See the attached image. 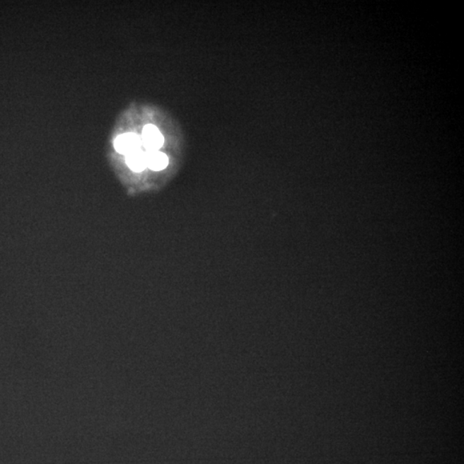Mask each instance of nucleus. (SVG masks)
Instances as JSON below:
<instances>
[{
	"label": "nucleus",
	"instance_id": "1",
	"mask_svg": "<svg viewBox=\"0 0 464 464\" xmlns=\"http://www.w3.org/2000/svg\"><path fill=\"white\" fill-rule=\"evenodd\" d=\"M114 145L115 150L119 153L126 156L134 153L136 151L141 150L143 146L141 138L139 137L137 134L132 133L118 136L115 139Z\"/></svg>",
	"mask_w": 464,
	"mask_h": 464
},
{
	"label": "nucleus",
	"instance_id": "2",
	"mask_svg": "<svg viewBox=\"0 0 464 464\" xmlns=\"http://www.w3.org/2000/svg\"><path fill=\"white\" fill-rule=\"evenodd\" d=\"M141 141L146 151H155L163 146L165 139L157 127L149 124L143 129Z\"/></svg>",
	"mask_w": 464,
	"mask_h": 464
},
{
	"label": "nucleus",
	"instance_id": "3",
	"mask_svg": "<svg viewBox=\"0 0 464 464\" xmlns=\"http://www.w3.org/2000/svg\"><path fill=\"white\" fill-rule=\"evenodd\" d=\"M147 167L151 170L160 171L165 170L169 165V158L165 153L159 151H146Z\"/></svg>",
	"mask_w": 464,
	"mask_h": 464
},
{
	"label": "nucleus",
	"instance_id": "4",
	"mask_svg": "<svg viewBox=\"0 0 464 464\" xmlns=\"http://www.w3.org/2000/svg\"><path fill=\"white\" fill-rule=\"evenodd\" d=\"M127 166L134 172H141L147 167L146 151L139 150L126 156Z\"/></svg>",
	"mask_w": 464,
	"mask_h": 464
}]
</instances>
